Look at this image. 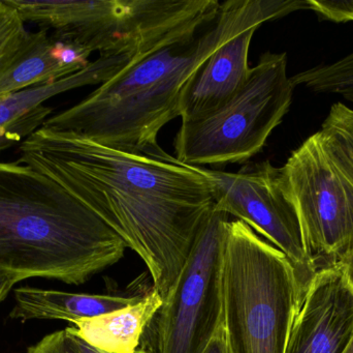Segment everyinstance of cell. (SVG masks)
<instances>
[{"label": "cell", "mask_w": 353, "mask_h": 353, "mask_svg": "<svg viewBox=\"0 0 353 353\" xmlns=\"http://www.w3.org/2000/svg\"><path fill=\"white\" fill-rule=\"evenodd\" d=\"M17 163L57 182L141 257L163 298L180 276L214 209L207 178L161 146L112 149L41 126L19 147Z\"/></svg>", "instance_id": "cell-1"}, {"label": "cell", "mask_w": 353, "mask_h": 353, "mask_svg": "<svg viewBox=\"0 0 353 353\" xmlns=\"http://www.w3.org/2000/svg\"><path fill=\"white\" fill-rule=\"evenodd\" d=\"M303 10L301 0H228L205 22L132 57L80 103L43 126L128 151L159 146L161 128L180 117L183 90L197 68L250 26Z\"/></svg>", "instance_id": "cell-2"}, {"label": "cell", "mask_w": 353, "mask_h": 353, "mask_svg": "<svg viewBox=\"0 0 353 353\" xmlns=\"http://www.w3.org/2000/svg\"><path fill=\"white\" fill-rule=\"evenodd\" d=\"M121 238L57 182L0 162V269L81 285L124 256Z\"/></svg>", "instance_id": "cell-3"}, {"label": "cell", "mask_w": 353, "mask_h": 353, "mask_svg": "<svg viewBox=\"0 0 353 353\" xmlns=\"http://www.w3.org/2000/svg\"><path fill=\"white\" fill-rule=\"evenodd\" d=\"M224 327L232 353H284L304 292L285 255L240 220L225 225Z\"/></svg>", "instance_id": "cell-4"}, {"label": "cell", "mask_w": 353, "mask_h": 353, "mask_svg": "<svg viewBox=\"0 0 353 353\" xmlns=\"http://www.w3.org/2000/svg\"><path fill=\"white\" fill-rule=\"evenodd\" d=\"M25 23L99 56L146 53L195 28L219 10L216 0H8Z\"/></svg>", "instance_id": "cell-5"}, {"label": "cell", "mask_w": 353, "mask_h": 353, "mask_svg": "<svg viewBox=\"0 0 353 353\" xmlns=\"http://www.w3.org/2000/svg\"><path fill=\"white\" fill-rule=\"evenodd\" d=\"M294 89L286 53L265 52L230 101L182 122L175 140L176 159L199 167L245 163L263 151L290 111Z\"/></svg>", "instance_id": "cell-6"}, {"label": "cell", "mask_w": 353, "mask_h": 353, "mask_svg": "<svg viewBox=\"0 0 353 353\" xmlns=\"http://www.w3.org/2000/svg\"><path fill=\"white\" fill-rule=\"evenodd\" d=\"M230 216L212 211L155 321L152 353H203L224 318L222 260Z\"/></svg>", "instance_id": "cell-7"}, {"label": "cell", "mask_w": 353, "mask_h": 353, "mask_svg": "<svg viewBox=\"0 0 353 353\" xmlns=\"http://www.w3.org/2000/svg\"><path fill=\"white\" fill-rule=\"evenodd\" d=\"M211 187L214 209L244 222L281 251L303 292L316 274L281 167L270 161L249 164L236 173L194 166Z\"/></svg>", "instance_id": "cell-8"}, {"label": "cell", "mask_w": 353, "mask_h": 353, "mask_svg": "<svg viewBox=\"0 0 353 353\" xmlns=\"http://www.w3.org/2000/svg\"><path fill=\"white\" fill-rule=\"evenodd\" d=\"M317 271L337 265L353 244V186L312 135L281 167Z\"/></svg>", "instance_id": "cell-9"}, {"label": "cell", "mask_w": 353, "mask_h": 353, "mask_svg": "<svg viewBox=\"0 0 353 353\" xmlns=\"http://www.w3.org/2000/svg\"><path fill=\"white\" fill-rule=\"evenodd\" d=\"M353 338V287L343 267L319 269L303 296L284 353H344Z\"/></svg>", "instance_id": "cell-10"}, {"label": "cell", "mask_w": 353, "mask_h": 353, "mask_svg": "<svg viewBox=\"0 0 353 353\" xmlns=\"http://www.w3.org/2000/svg\"><path fill=\"white\" fill-rule=\"evenodd\" d=\"M130 55L99 56L76 74L49 84L37 85L0 99V153L22 143L51 115L45 102L86 85L103 84L130 60Z\"/></svg>", "instance_id": "cell-11"}, {"label": "cell", "mask_w": 353, "mask_h": 353, "mask_svg": "<svg viewBox=\"0 0 353 353\" xmlns=\"http://www.w3.org/2000/svg\"><path fill=\"white\" fill-rule=\"evenodd\" d=\"M257 26H250L220 46L189 79L181 97L182 122L205 115L230 101L244 86L251 66L249 48Z\"/></svg>", "instance_id": "cell-12"}, {"label": "cell", "mask_w": 353, "mask_h": 353, "mask_svg": "<svg viewBox=\"0 0 353 353\" xmlns=\"http://www.w3.org/2000/svg\"><path fill=\"white\" fill-rule=\"evenodd\" d=\"M90 55L85 48L55 39L46 29L29 31L0 74V99L76 74L89 66Z\"/></svg>", "instance_id": "cell-13"}, {"label": "cell", "mask_w": 353, "mask_h": 353, "mask_svg": "<svg viewBox=\"0 0 353 353\" xmlns=\"http://www.w3.org/2000/svg\"><path fill=\"white\" fill-rule=\"evenodd\" d=\"M14 306L10 317L14 321H63L78 323L136 304L143 296L70 294L41 288H16Z\"/></svg>", "instance_id": "cell-14"}, {"label": "cell", "mask_w": 353, "mask_h": 353, "mask_svg": "<svg viewBox=\"0 0 353 353\" xmlns=\"http://www.w3.org/2000/svg\"><path fill=\"white\" fill-rule=\"evenodd\" d=\"M163 303V296L152 289L132 306L78 321L70 330L93 347L103 352L134 353Z\"/></svg>", "instance_id": "cell-15"}, {"label": "cell", "mask_w": 353, "mask_h": 353, "mask_svg": "<svg viewBox=\"0 0 353 353\" xmlns=\"http://www.w3.org/2000/svg\"><path fill=\"white\" fill-rule=\"evenodd\" d=\"M334 167L353 186V109L338 102L315 133Z\"/></svg>", "instance_id": "cell-16"}, {"label": "cell", "mask_w": 353, "mask_h": 353, "mask_svg": "<svg viewBox=\"0 0 353 353\" xmlns=\"http://www.w3.org/2000/svg\"><path fill=\"white\" fill-rule=\"evenodd\" d=\"M29 31L18 10L0 0V74L12 61Z\"/></svg>", "instance_id": "cell-17"}, {"label": "cell", "mask_w": 353, "mask_h": 353, "mask_svg": "<svg viewBox=\"0 0 353 353\" xmlns=\"http://www.w3.org/2000/svg\"><path fill=\"white\" fill-rule=\"evenodd\" d=\"M309 10L323 20L344 23L353 21V0H308Z\"/></svg>", "instance_id": "cell-18"}, {"label": "cell", "mask_w": 353, "mask_h": 353, "mask_svg": "<svg viewBox=\"0 0 353 353\" xmlns=\"http://www.w3.org/2000/svg\"><path fill=\"white\" fill-rule=\"evenodd\" d=\"M27 353H81L68 329L43 337L35 345L29 346Z\"/></svg>", "instance_id": "cell-19"}, {"label": "cell", "mask_w": 353, "mask_h": 353, "mask_svg": "<svg viewBox=\"0 0 353 353\" xmlns=\"http://www.w3.org/2000/svg\"><path fill=\"white\" fill-rule=\"evenodd\" d=\"M203 353H232L228 343V336H226L225 327H224V318Z\"/></svg>", "instance_id": "cell-20"}, {"label": "cell", "mask_w": 353, "mask_h": 353, "mask_svg": "<svg viewBox=\"0 0 353 353\" xmlns=\"http://www.w3.org/2000/svg\"><path fill=\"white\" fill-rule=\"evenodd\" d=\"M21 281L18 276L0 269V304L6 300L12 288Z\"/></svg>", "instance_id": "cell-21"}, {"label": "cell", "mask_w": 353, "mask_h": 353, "mask_svg": "<svg viewBox=\"0 0 353 353\" xmlns=\"http://www.w3.org/2000/svg\"><path fill=\"white\" fill-rule=\"evenodd\" d=\"M338 263L343 267L344 273L353 287V244L344 252Z\"/></svg>", "instance_id": "cell-22"}, {"label": "cell", "mask_w": 353, "mask_h": 353, "mask_svg": "<svg viewBox=\"0 0 353 353\" xmlns=\"http://www.w3.org/2000/svg\"><path fill=\"white\" fill-rule=\"evenodd\" d=\"M344 353H353V338L352 342H350V345H348L347 350H345Z\"/></svg>", "instance_id": "cell-23"}, {"label": "cell", "mask_w": 353, "mask_h": 353, "mask_svg": "<svg viewBox=\"0 0 353 353\" xmlns=\"http://www.w3.org/2000/svg\"><path fill=\"white\" fill-rule=\"evenodd\" d=\"M134 353H152L149 352L148 350H145V348H138Z\"/></svg>", "instance_id": "cell-24"}]
</instances>
